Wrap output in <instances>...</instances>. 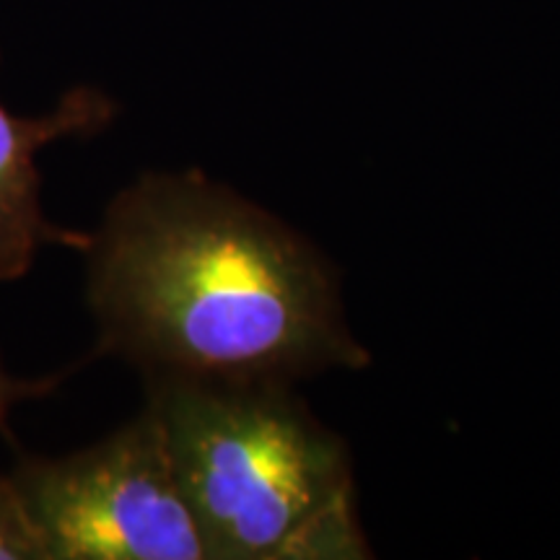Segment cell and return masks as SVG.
<instances>
[{
	"label": "cell",
	"instance_id": "cell-1",
	"mask_svg": "<svg viewBox=\"0 0 560 560\" xmlns=\"http://www.w3.org/2000/svg\"><path fill=\"white\" fill-rule=\"evenodd\" d=\"M81 255L96 353L145 380L289 384L369 361L319 249L200 172L138 177Z\"/></svg>",
	"mask_w": 560,
	"mask_h": 560
},
{
	"label": "cell",
	"instance_id": "cell-2",
	"mask_svg": "<svg viewBox=\"0 0 560 560\" xmlns=\"http://www.w3.org/2000/svg\"><path fill=\"white\" fill-rule=\"evenodd\" d=\"M145 382L210 560L371 558L346 444L289 384Z\"/></svg>",
	"mask_w": 560,
	"mask_h": 560
},
{
	"label": "cell",
	"instance_id": "cell-3",
	"mask_svg": "<svg viewBox=\"0 0 560 560\" xmlns=\"http://www.w3.org/2000/svg\"><path fill=\"white\" fill-rule=\"evenodd\" d=\"M9 472L47 560H210L149 405L100 444L66 457L13 446Z\"/></svg>",
	"mask_w": 560,
	"mask_h": 560
},
{
	"label": "cell",
	"instance_id": "cell-4",
	"mask_svg": "<svg viewBox=\"0 0 560 560\" xmlns=\"http://www.w3.org/2000/svg\"><path fill=\"white\" fill-rule=\"evenodd\" d=\"M115 115V102L91 86L66 91L55 109L39 117L13 115L0 104V283L30 276L45 247L86 249L91 231L47 219L37 156L58 140L100 136Z\"/></svg>",
	"mask_w": 560,
	"mask_h": 560
},
{
	"label": "cell",
	"instance_id": "cell-5",
	"mask_svg": "<svg viewBox=\"0 0 560 560\" xmlns=\"http://www.w3.org/2000/svg\"><path fill=\"white\" fill-rule=\"evenodd\" d=\"M0 560H47L45 542L26 514L11 472H0Z\"/></svg>",
	"mask_w": 560,
	"mask_h": 560
},
{
	"label": "cell",
	"instance_id": "cell-6",
	"mask_svg": "<svg viewBox=\"0 0 560 560\" xmlns=\"http://www.w3.org/2000/svg\"><path fill=\"white\" fill-rule=\"evenodd\" d=\"M62 380H66V374L45 376V380H21V376H13L0 366V436L9 433V418L16 405L52 395Z\"/></svg>",
	"mask_w": 560,
	"mask_h": 560
}]
</instances>
